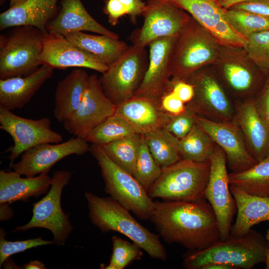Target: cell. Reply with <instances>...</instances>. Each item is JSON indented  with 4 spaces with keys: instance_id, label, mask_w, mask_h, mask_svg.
<instances>
[{
    "instance_id": "cell-1",
    "label": "cell",
    "mask_w": 269,
    "mask_h": 269,
    "mask_svg": "<svg viewBox=\"0 0 269 269\" xmlns=\"http://www.w3.org/2000/svg\"><path fill=\"white\" fill-rule=\"evenodd\" d=\"M205 198L154 202L149 220L163 240L190 251L203 250L220 240L216 215Z\"/></svg>"
},
{
    "instance_id": "cell-2",
    "label": "cell",
    "mask_w": 269,
    "mask_h": 269,
    "mask_svg": "<svg viewBox=\"0 0 269 269\" xmlns=\"http://www.w3.org/2000/svg\"><path fill=\"white\" fill-rule=\"evenodd\" d=\"M91 222L104 233H119L138 245L153 259L166 261L167 255L160 236L150 232L130 214V211L110 197L86 192Z\"/></svg>"
},
{
    "instance_id": "cell-3",
    "label": "cell",
    "mask_w": 269,
    "mask_h": 269,
    "mask_svg": "<svg viewBox=\"0 0 269 269\" xmlns=\"http://www.w3.org/2000/svg\"><path fill=\"white\" fill-rule=\"evenodd\" d=\"M269 252L266 239L251 229L243 236H230L208 248L190 251L184 256L183 266L187 269H201L209 264L221 263L234 269H251L265 262Z\"/></svg>"
},
{
    "instance_id": "cell-4",
    "label": "cell",
    "mask_w": 269,
    "mask_h": 269,
    "mask_svg": "<svg viewBox=\"0 0 269 269\" xmlns=\"http://www.w3.org/2000/svg\"><path fill=\"white\" fill-rule=\"evenodd\" d=\"M210 162L180 159L162 168L158 179L147 191L152 198L194 201L204 198Z\"/></svg>"
},
{
    "instance_id": "cell-5",
    "label": "cell",
    "mask_w": 269,
    "mask_h": 269,
    "mask_svg": "<svg viewBox=\"0 0 269 269\" xmlns=\"http://www.w3.org/2000/svg\"><path fill=\"white\" fill-rule=\"evenodd\" d=\"M90 151L97 160L105 192L141 220L149 219L154 202L134 177L115 163L102 146L92 144Z\"/></svg>"
},
{
    "instance_id": "cell-6",
    "label": "cell",
    "mask_w": 269,
    "mask_h": 269,
    "mask_svg": "<svg viewBox=\"0 0 269 269\" xmlns=\"http://www.w3.org/2000/svg\"><path fill=\"white\" fill-rule=\"evenodd\" d=\"M13 28L0 37V79L26 76L41 66L45 33L31 26Z\"/></svg>"
},
{
    "instance_id": "cell-7",
    "label": "cell",
    "mask_w": 269,
    "mask_h": 269,
    "mask_svg": "<svg viewBox=\"0 0 269 269\" xmlns=\"http://www.w3.org/2000/svg\"><path fill=\"white\" fill-rule=\"evenodd\" d=\"M219 45L217 41L191 17L176 40L172 58L170 84L177 81H186L200 68L214 62L218 56Z\"/></svg>"
},
{
    "instance_id": "cell-8",
    "label": "cell",
    "mask_w": 269,
    "mask_h": 269,
    "mask_svg": "<svg viewBox=\"0 0 269 269\" xmlns=\"http://www.w3.org/2000/svg\"><path fill=\"white\" fill-rule=\"evenodd\" d=\"M72 173L67 170L55 171L51 177L50 189L40 200L33 204L32 216L26 224L16 227L12 232H25L33 228H43L50 231L57 246H63L71 234L74 227L61 206L63 188L69 183Z\"/></svg>"
},
{
    "instance_id": "cell-9",
    "label": "cell",
    "mask_w": 269,
    "mask_h": 269,
    "mask_svg": "<svg viewBox=\"0 0 269 269\" xmlns=\"http://www.w3.org/2000/svg\"><path fill=\"white\" fill-rule=\"evenodd\" d=\"M145 48L129 46L99 78L101 86L117 107L134 96L147 68Z\"/></svg>"
},
{
    "instance_id": "cell-10",
    "label": "cell",
    "mask_w": 269,
    "mask_h": 269,
    "mask_svg": "<svg viewBox=\"0 0 269 269\" xmlns=\"http://www.w3.org/2000/svg\"><path fill=\"white\" fill-rule=\"evenodd\" d=\"M51 121L48 118L38 120L25 118L14 114L11 111L0 106V129L12 137L13 145L6 152L10 166L15 160L25 151L36 145L45 143L61 142V134L53 131Z\"/></svg>"
},
{
    "instance_id": "cell-11",
    "label": "cell",
    "mask_w": 269,
    "mask_h": 269,
    "mask_svg": "<svg viewBox=\"0 0 269 269\" xmlns=\"http://www.w3.org/2000/svg\"><path fill=\"white\" fill-rule=\"evenodd\" d=\"M209 160L210 173L204 197L211 205L216 215L220 240L223 241L230 236L237 207L230 190L226 156L224 151L216 144Z\"/></svg>"
},
{
    "instance_id": "cell-12",
    "label": "cell",
    "mask_w": 269,
    "mask_h": 269,
    "mask_svg": "<svg viewBox=\"0 0 269 269\" xmlns=\"http://www.w3.org/2000/svg\"><path fill=\"white\" fill-rule=\"evenodd\" d=\"M185 11L222 46L246 49L248 39L231 26L218 0H162Z\"/></svg>"
},
{
    "instance_id": "cell-13",
    "label": "cell",
    "mask_w": 269,
    "mask_h": 269,
    "mask_svg": "<svg viewBox=\"0 0 269 269\" xmlns=\"http://www.w3.org/2000/svg\"><path fill=\"white\" fill-rule=\"evenodd\" d=\"M143 24L133 35V44L145 48L152 41L178 36L191 16L185 11L162 0H147L142 14Z\"/></svg>"
},
{
    "instance_id": "cell-14",
    "label": "cell",
    "mask_w": 269,
    "mask_h": 269,
    "mask_svg": "<svg viewBox=\"0 0 269 269\" xmlns=\"http://www.w3.org/2000/svg\"><path fill=\"white\" fill-rule=\"evenodd\" d=\"M115 106L104 93L98 76L89 75L82 101L63 126L69 133L85 139L96 127L116 113Z\"/></svg>"
},
{
    "instance_id": "cell-15",
    "label": "cell",
    "mask_w": 269,
    "mask_h": 269,
    "mask_svg": "<svg viewBox=\"0 0 269 269\" xmlns=\"http://www.w3.org/2000/svg\"><path fill=\"white\" fill-rule=\"evenodd\" d=\"M90 148L85 139L78 136L56 144L42 143L25 151L20 160L10 167L21 175L34 177L48 173L54 164L68 156L85 154Z\"/></svg>"
},
{
    "instance_id": "cell-16",
    "label": "cell",
    "mask_w": 269,
    "mask_h": 269,
    "mask_svg": "<svg viewBox=\"0 0 269 269\" xmlns=\"http://www.w3.org/2000/svg\"><path fill=\"white\" fill-rule=\"evenodd\" d=\"M194 88L192 100L186 104L194 114L217 122L233 120L235 110L224 90L210 74L206 73L192 75L186 81Z\"/></svg>"
},
{
    "instance_id": "cell-17",
    "label": "cell",
    "mask_w": 269,
    "mask_h": 269,
    "mask_svg": "<svg viewBox=\"0 0 269 269\" xmlns=\"http://www.w3.org/2000/svg\"><path fill=\"white\" fill-rule=\"evenodd\" d=\"M195 119L224 151L227 165L232 172L243 171L258 162L249 151L242 133L233 120L217 122L197 115Z\"/></svg>"
},
{
    "instance_id": "cell-18",
    "label": "cell",
    "mask_w": 269,
    "mask_h": 269,
    "mask_svg": "<svg viewBox=\"0 0 269 269\" xmlns=\"http://www.w3.org/2000/svg\"><path fill=\"white\" fill-rule=\"evenodd\" d=\"M177 36L158 38L148 45L147 68L134 96L160 100L170 91L172 58Z\"/></svg>"
},
{
    "instance_id": "cell-19",
    "label": "cell",
    "mask_w": 269,
    "mask_h": 269,
    "mask_svg": "<svg viewBox=\"0 0 269 269\" xmlns=\"http://www.w3.org/2000/svg\"><path fill=\"white\" fill-rule=\"evenodd\" d=\"M39 60L41 65H47L54 69L84 68L102 74L109 67L98 57L75 45L63 35L51 31L45 34Z\"/></svg>"
},
{
    "instance_id": "cell-20",
    "label": "cell",
    "mask_w": 269,
    "mask_h": 269,
    "mask_svg": "<svg viewBox=\"0 0 269 269\" xmlns=\"http://www.w3.org/2000/svg\"><path fill=\"white\" fill-rule=\"evenodd\" d=\"M160 100L134 96L117 107L116 113L125 118L140 134L164 128L171 115L161 108Z\"/></svg>"
},
{
    "instance_id": "cell-21",
    "label": "cell",
    "mask_w": 269,
    "mask_h": 269,
    "mask_svg": "<svg viewBox=\"0 0 269 269\" xmlns=\"http://www.w3.org/2000/svg\"><path fill=\"white\" fill-rule=\"evenodd\" d=\"M233 120L240 129L248 149L258 162L269 154V129L258 113L251 98L238 103Z\"/></svg>"
},
{
    "instance_id": "cell-22",
    "label": "cell",
    "mask_w": 269,
    "mask_h": 269,
    "mask_svg": "<svg viewBox=\"0 0 269 269\" xmlns=\"http://www.w3.org/2000/svg\"><path fill=\"white\" fill-rule=\"evenodd\" d=\"M57 15L47 24V31L65 35L88 31L119 39V35L96 21L87 11L81 0H62Z\"/></svg>"
},
{
    "instance_id": "cell-23",
    "label": "cell",
    "mask_w": 269,
    "mask_h": 269,
    "mask_svg": "<svg viewBox=\"0 0 269 269\" xmlns=\"http://www.w3.org/2000/svg\"><path fill=\"white\" fill-rule=\"evenodd\" d=\"M53 71L52 67L42 65L28 76L0 79V106L10 111L22 108L52 77Z\"/></svg>"
},
{
    "instance_id": "cell-24",
    "label": "cell",
    "mask_w": 269,
    "mask_h": 269,
    "mask_svg": "<svg viewBox=\"0 0 269 269\" xmlns=\"http://www.w3.org/2000/svg\"><path fill=\"white\" fill-rule=\"evenodd\" d=\"M58 0H25L0 14V30L31 26L43 33L48 23L58 14Z\"/></svg>"
},
{
    "instance_id": "cell-25",
    "label": "cell",
    "mask_w": 269,
    "mask_h": 269,
    "mask_svg": "<svg viewBox=\"0 0 269 269\" xmlns=\"http://www.w3.org/2000/svg\"><path fill=\"white\" fill-rule=\"evenodd\" d=\"M16 172L0 170V204H11L16 201H27L49 191L51 177L47 173L22 177Z\"/></svg>"
},
{
    "instance_id": "cell-26",
    "label": "cell",
    "mask_w": 269,
    "mask_h": 269,
    "mask_svg": "<svg viewBox=\"0 0 269 269\" xmlns=\"http://www.w3.org/2000/svg\"><path fill=\"white\" fill-rule=\"evenodd\" d=\"M230 187L237 213L231 236H243L253 226L262 222H269V197L253 195L235 187L230 185Z\"/></svg>"
},
{
    "instance_id": "cell-27",
    "label": "cell",
    "mask_w": 269,
    "mask_h": 269,
    "mask_svg": "<svg viewBox=\"0 0 269 269\" xmlns=\"http://www.w3.org/2000/svg\"><path fill=\"white\" fill-rule=\"evenodd\" d=\"M89 77L86 71L78 68L58 81L53 110L56 120L63 123L74 114L82 101Z\"/></svg>"
},
{
    "instance_id": "cell-28",
    "label": "cell",
    "mask_w": 269,
    "mask_h": 269,
    "mask_svg": "<svg viewBox=\"0 0 269 269\" xmlns=\"http://www.w3.org/2000/svg\"><path fill=\"white\" fill-rule=\"evenodd\" d=\"M64 36L75 45L98 57L108 66L116 62L129 47L119 39L105 35L75 32Z\"/></svg>"
},
{
    "instance_id": "cell-29",
    "label": "cell",
    "mask_w": 269,
    "mask_h": 269,
    "mask_svg": "<svg viewBox=\"0 0 269 269\" xmlns=\"http://www.w3.org/2000/svg\"><path fill=\"white\" fill-rule=\"evenodd\" d=\"M230 186L249 194L269 197V154L253 166L229 173Z\"/></svg>"
},
{
    "instance_id": "cell-30",
    "label": "cell",
    "mask_w": 269,
    "mask_h": 269,
    "mask_svg": "<svg viewBox=\"0 0 269 269\" xmlns=\"http://www.w3.org/2000/svg\"><path fill=\"white\" fill-rule=\"evenodd\" d=\"M142 136L153 158L161 168L181 159L179 152V139L165 128Z\"/></svg>"
},
{
    "instance_id": "cell-31",
    "label": "cell",
    "mask_w": 269,
    "mask_h": 269,
    "mask_svg": "<svg viewBox=\"0 0 269 269\" xmlns=\"http://www.w3.org/2000/svg\"><path fill=\"white\" fill-rule=\"evenodd\" d=\"M216 144L196 123L189 133L179 139V152L181 159L196 162L209 160Z\"/></svg>"
},
{
    "instance_id": "cell-32",
    "label": "cell",
    "mask_w": 269,
    "mask_h": 269,
    "mask_svg": "<svg viewBox=\"0 0 269 269\" xmlns=\"http://www.w3.org/2000/svg\"><path fill=\"white\" fill-rule=\"evenodd\" d=\"M142 137L136 133L100 145L115 163L133 175Z\"/></svg>"
},
{
    "instance_id": "cell-33",
    "label": "cell",
    "mask_w": 269,
    "mask_h": 269,
    "mask_svg": "<svg viewBox=\"0 0 269 269\" xmlns=\"http://www.w3.org/2000/svg\"><path fill=\"white\" fill-rule=\"evenodd\" d=\"M136 133L125 118L115 113L94 129L85 139L92 144L103 145Z\"/></svg>"
},
{
    "instance_id": "cell-34",
    "label": "cell",
    "mask_w": 269,
    "mask_h": 269,
    "mask_svg": "<svg viewBox=\"0 0 269 269\" xmlns=\"http://www.w3.org/2000/svg\"><path fill=\"white\" fill-rule=\"evenodd\" d=\"M227 16L233 28L248 39L253 34L269 29V17L237 9H227Z\"/></svg>"
},
{
    "instance_id": "cell-35",
    "label": "cell",
    "mask_w": 269,
    "mask_h": 269,
    "mask_svg": "<svg viewBox=\"0 0 269 269\" xmlns=\"http://www.w3.org/2000/svg\"><path fill=\"white\" fill-rule=\"evenodd\" d=\"M223 74L229 86L235 92L242 95L251 93L261 79L251 69L238 63H225Z\"/></svg>"
},
{
    "instance_id": "cell-36",
    "label": "cell",
    "mask_w": 269,
    "mask_h": 269,
    "mask_svg": "<svg viewBox=\"0 0 269 269\" xmlns=\"http://www.w3.org/2000/svg\"><path fill=\"white\" fill-rule=\"evenodd\" d=\"M161 171L162 168L155 161L142 136L133 176L147 192Z\"/></svg>"
},
{
    "instance_id": "cell-37",
    "label": "cell",
    "mask_w": 269,
    "mask_h": 269,
    "mask_svg": "<svg viewBox=\"0 0 269 269\" xmlns=\"http://www.w3.org/2000/svg\"><path fill=\"white\" fill-rule=\"evenodd\" d=\"M113 252L108 265H101L102 269H123L133 262L140 260L142 249L135 243H131L119 237H112Z\"/></svg>"
},
{
    "instance_id": "cell-38",
    "label": "cell",
    "mask_w": 269,
    "mask_h": 269,
    "mask_svg": "<svg viewBox=\"0 0 269 269\" xmlns=\"http://www.w3.org/2000/svg\"><path fill=\"white\" fill-rule=\"evenodd\" d=\"M246 50L249 58L263 72L269 70V29L255 33L248 39Z\"/></svg>"
},
{
    "instance_id": "cell-39",
    "label": "cell",
    "mask_w": 269,
    "mask_h": 269,
    "mask_svg": "<svg viewBox=\"0 0 269 269\" xmlns=\"http://www.w3.org/2000/svg\"><path fill=\"white\" fill-rule=\"evenodd\" d=\"M6 232L3 228L0 230V268L3 263L11 256L39 246L55 244L53 240L43 239L42 237L22 241H9L5 237Z\"/></svg>"
},
{
    "instance_id": "cell-40",
    "label": "cell",
    "mask_w": 269,
    "mask_h": 269,
    "mask_svg": "<svg viewBox=\"0 0 269 269\" xmlns=\"http://www.w3.org/2000/svg\"><path fill=\"white\" fill-rule=\"evenodd\" d=\"M195 115L186 107L185 111L182 113L171 115L164 128L180 139L189 133L195 124Z\"/></svg>"
},
{
    "instance_id": "cell-41",
    "label": "cell",
    "mask_w": 269,
    "mask_h": 269,
    "mask_svg": "<svg viewBox=\"0 0 269 269\" xmlns=\"http://www.w3.org/2000/svg\"><path fill=\"white\" fill-rule=\"evenodd\" d=\"M253 99L258 113L269 129V77L258 95Z\"/></svg>"
},
{
    "instance_id": "cell-42",
    "label": "cell",
    "mask_w": 269,
    "mask_h": 269,
    "mask_svg": "<svg viewBox=\"0 0 269 269\" xmlns=\"http://www.w3.org/2000/svg\"><path fill=\"white\" fill-rule=\"evenodd\" d=\"M160 104L162 109L171 115H176L184 112L186 105L171 91L166 93L161 97Z\"/></svg>"
},
{
    "instance_id": "cell-43",
    "label": "cell",
    "mask_w": 269,
    "mask_h": 269,
    "mask_svg": "<svg viewBox=\"0 0 269 269\" xmlns=\"http://www.w3.org/2000/svg\"><path fill=\"white\" fill-rule=\"evenodd\" d=\"M170 91L185 104L189 103L194 95L193 85L185 81H177L170 84Z\"/></svg>"
},
{
    "instance_id": "cell-44",
    "label": "cell",
    "mask_w": 269,
    "mask_h": 269,
    "mask_svg": "<svg viewBox=\"0 0 269 269\" xmlns=\"http://www.w3.org/2000/svg\"><path fill=\"white\" fill-rule=\"evenodd\" d=\"M230 8L243 9L269 17V0H249L238 3Z\"/></svg>"
},
{
    "instance_id": "cell-45",
    "label": "cell",
    "mask_w": 269,
    "mask_h": 269,
    "mask_svg": "<svg viewBox=\"0 0 269 269\" xmlns=\"http://www.w3.org/2000/svg\"><path fill=\"white\" fill-rule=\"evenodd\" d=\"M105 11L108 16L109 23L113 25L117 24L121 17L127 14L126 7L119 0H108Z\"/></svg>"
},
{
    "instance_id": "cell-46",
    "label": "cell",
    "mask_w": 269,
    "mask_h": 269,
    "mask_svg": "<svg viewBox=\"0 0 269 269\" xmlns=\"http://www.w3.org/2000/svg\"><path fill=\"white\" fill-rule=\"evenodd\" d=\"M126 7L127 14L134 20L136 16L142 14L146 3L141 0H119Z\"/></svg>"
},
{
    "instance_id": "cell-47",
    "label": "cell",
    "mask_w": 269,
    "mask_h": 269,
    "mask_svg": "<svg viewBox=\"0 0 269 269\" xmlns=\"http://www.w3.org/2000/svg\"><path fill=\"white\" fill-rule=\"evenodd\" d=\"M13 210L10 204L7 203L0 204V220L5 221L8 220L13 216Z\"/></svg>"
},
{
    "instance_id": "cell-48",
    "label": "cell",
    "mask_w": 269,
    "mask_h": 269,
    "mask_svg": "<svg viewBox=\"0 0 269 269\" xmlns=\"http://www.w3.org/2000/svg\"><path fill=\"white\" fill-rule=\"evenodd\" d=\"M22 268L24 269H45L46 267L41 262L34 260L25 264Z\"/></svg>"
},
{
    "instance_id": "cell-49",
    "label": "cell",
    "mask_w": 269,
    "mask_h": 269,
    "mask_svg": "<svg viewBox=\"0 0 269 269\" xmlns=\"http://www.w3.org/2000/svg\"><path fill=\"white\" fill-rule=\"evenodd\" d=\"M219 4L225 9H228L238 3L252 0H218Z\"/></svg>"
},
{
    "instance_id": "cell-50",
    "label": "cell",
    "mask_w": 269,
    "mask_h": 269,
    "mask_svg": "<svg viewBox=\"0 0 269 269\" xmlns=\"http://www.w3.org/2000/svg\"><path fill=\"white\" fill-rule=\"evenodd\" d=\"M201 269H234L233 267L221 263L209 264L203 266Z\"/></svg>"
},
{
    "instance_id": "cell-51",
    "label": "cell",
    "mask_w": 269,
    "mask_h": 269,
    "mask_svg": "<svg viewBox=\"0 0 269 269\" xmlns=\"http://www.w3.org/2000/svg\"><path fill=\"white\" fill-rule=\"evenodd\" d=\"M2 266H3L4 269H19L9 258L3 263Z\"/></svg>"
},
{
    "instance_id": "cell-52",
    "label": "cell",
    "mask_w": 269,
    "mask_h": 269,
    "mask_svg": "<svg viewBox=\"0 0 269 269\" xmlns=\"http://www.w3.org/2000/svg\"><path fill=\"white\" fill-rule=\"evenodd\" d=\"M25 0H10L9 7H13L20 4Z\"/></svg>"
},
{
    "instance_id": "cell-53",
    "label": "cell",
    "mask_w": 269,
    "mask_h": 269,
    "mask_svg": "<svg viewBox=\"0 0 269 269\" xmlns=\"http://www.w3.org/2000/svg\"><path fill=\"white\" fill-rule=\"evenodd\" d=\"M266 239L269 245V229L268 230V231H267V233L266 235ZM265 263H266V264H269V252L266 260Z\"/></svg>"
},
{
    "instance_id": "cell-54",
    "label": "cell",
    "mask_w": 269,
    "mask_h": 269,
    "mask_svg": "<svg viewBox=\"0 0 269 269\" xmlns=\"http://www.w3.org/2000/svg\"><path fill=\"white\" fill-rule=\"evenodd\" d=\"M266 269H269V264H266Z\"/></svg>"
},
{
    "instance_id": "cell-55",
    "label": "cell",
    "mask_w": 269,
    "mask_h": 269,
    "mask_svg": "<svg viewBox=\"0 0 269 269\" xmlns=\"http://www.w3.org/2000/svg\"><path fill=\"white\" fill-rule=\"evenodd\" d=\"M268 73H269V72H268Z\"/></svg>"
}]
</instances>
